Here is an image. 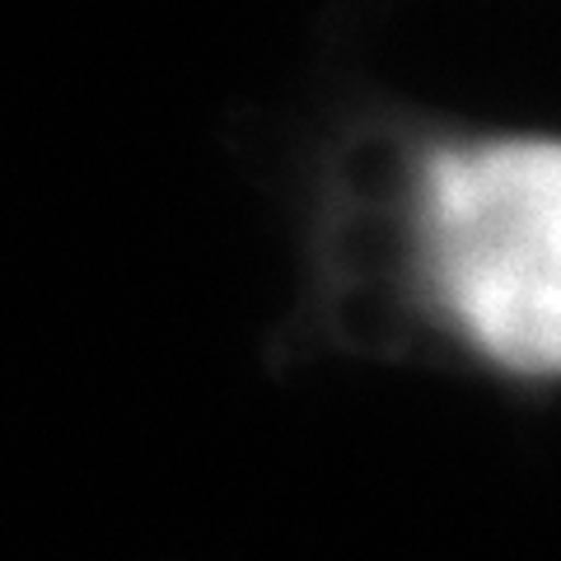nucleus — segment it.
Segmentation results:
<instances>
[{
    "label": "nucleus",
    "instance_id": "1",
    "mask_svg": "<svg viewBox=\"0 0 561 561\" xmlns=\"http://www.w3.org/2000/svg\"><path fill=\"white\" fill-rule=\"evenodd\" d=\"M431 276L468 342L515 375H561V140L491 136L426 164Z\"/></svg>",
    "mask_w": 561,
    "mask_h": 561
}]
</instances>
